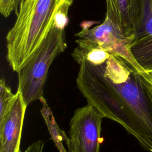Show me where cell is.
<instances>
[{
	"instance_id": "8992f818",
	"label": "cell",
	"mask_w": 152,
	"mask_h": 152,
	"mask_svg": "<svg viewBox=\"0 0 152 152\" xmlns=\"http://www.w3.org/2000/svg\"><path fill=\"white\" fill-rule=\"evenodd\" d=\"M131 50L142 68L152 71V0H141L140 20Z\"/></svg>"
},
{
	"instance_id": "5b68a950",
	"label": "cell",
	"mask_w": 152,
	"mask_h": 152,
	"mask_svg": "<svg viewBox=\"0 0 152 152\" xmlns=\"http://www.w3.org/2000/svg\"><path fill=\"white\" fill-rule=\"evenodd\" d=\"M27 106L21 93L17 91L12 105L0 119V152H20L21 132Z\"/></svg>"
},
{
	"instance_id": "3957f363",
	"label": "cell",
	"mask_w": 152,
	"mask_h": 152,
	"mask_svg": "<svg viewBox=\"0 0 152 152\" xmlns=\"http://www.w3.org/2000/svg\"><path fill=\"white\" fill-rule=\"evenodd\" d=\"M104 117L88 103L77 108L70 121L68 152H99Z\"/></svg>"
},
{
	"instance_id": "8fae6325",
	"label": "cell",
	"mask_w": 152,
	"mask_h": 152,
	"mask_svg": "<svg viewBox=\"0 0 152 152\" xmlns=\"http://www.w3.org/2000/svg\"><path fill=\"white\" fill-rule=\"evenodd\" d=\"M43 145L44 142L42 140H39L31 144L23 152H42Z\"/></svg>"
},
{
	"instance_id": "30bf717a",
	"label": "cell",
	"mask_w": 152,
	"mask_h": 152,
	"mask_svg": "<svg viewBox=\"0 0 152 152\" xmlns=\"http://www.w3.org/2000/svg\"><path fill=\"white\" fill-rule=\"evenodd\" d=\"M20 0H0V12L4 17H9L17 10Z\"/></svg>"
},
{
	"instance_id": "7c38bea8",
	"label": "cell",
	"mask_w": 152,
	"mask_h": 152,
	"mask_svg": "<svg viewBox=\"0 0 152 152\" xmlns=\"http://www.w3.org/2000/svg\"><path fill=\"white\" fill-rule=\"evenodd\" d=\"M140 73L145 80V83H147L151 91H152V72L143 71Z\"/></svg>"
},
{
	"instance_id": "6da1fadb",
	"label": "cell",
	"mask_w": 152,
	"mask_h": 152,
	"mask_svg": "<svg viewBox=\"0 0 152 152\" xmlns=\"http://www.w3.org/2000/svg\"><path fill=\"white\" fill-rule=\"evenodd\" d=\"M72 0H20L15 21L6 35L7 59L18 72L38 49L61 8Z\"/></svg>"
},
{
	"instance_id": "7a4b0ae2",
	"label": "cell",
	"mask_w": 152,
	"mask_h": 152,
	"mask_svg": "<svg viewBox=\"0 0 152 152\" xmlns=\"http://www.w3.org/2000/svg\"><path fill=\"white\" fill-rule=\"evenodd\" d=\"M72 2L65 4L58 12L45 39L27 64L18 73V89L27 106L43 99V89L49 69L54 59L67 47L65 27Z\"/></svg>"
},
{
	"instance_id": "ba28073f",
	"label": "cell",
	"mask_w": 152,
	"mask_h": 152,
	"mask_svg": "<svg viewBox=\"0 0 152 152\" xmlns=\"http://www.w3.org/2000/svg\"><path fill=\"white\" fill-rule=\"evenodd\" d=\"M42 104L41 113L45 121L47 126L49 130L51 137L56 144L59 152H67L63 145L62 141H64L66 145L69 141V137H66L65 134L61 131L55 122L53 113L48 106L46 100L43 98L40 100Z\"/></svg>"
},
{
	"instance_id": "52a82bcc",
	"label": "cell",
	"mask_w": 152,
	"mask_h": 152,
	"mask_svg": "<svg viewBox=\"0 0 152 152\" xmlns=\"http://www.w3.org/2000/svg\"><path fill=\"white\" fill-rule=\"evenodd\" d=\"M105 1L106 16L110 18L125 35H134L140 20L141 0Z\"/></svg>"
},
{
	"instance_id": "277c9868",
	"label": "cell",
	"mask_w": 152,
	"mask_h": 152,
	"mask_svg": "<svg viewBox=\"0 0 152 152\" xmlns=\"http://www.w3.org/2000/svg\"><path fill=\"white\" fill-rule=\"evenodd\" d=\"M75 36L121 57L138 72L145 71L136 61L131 50L134 35H125L109 17L106 16L102 24L93 28L82 26Z\"/></svg>"
},
{
	"instance_id": "9c48e42d",
	"label": "cell",
	"mask_w": 152,
	"mask_h": 152,
	"mask_svg": "<svg viewBox=\"0 0 152 152\" xmlns=\"http://www.w3.org/2000/svg\"><path fill=\"white\" fill-rule=\"evenodd\" d=\"M17 97V93L14 94L11 88L6 84L4 78L0 81V119L2 118L12 105Z\"/></svg>"
}]
</instances>
